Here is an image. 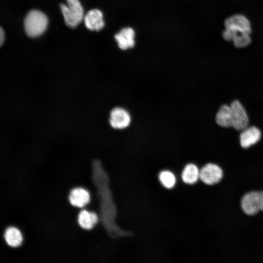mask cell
<instances>
[{
    "label": "cell",
    "instance_id": "obj_7",
    "mask_svg": "<svg viewBox=\"0 0 263 263\" xmlns=\"http://www.w3.org/2000/svg\"><path fill=\"white\" fill-rule=\"evenodd\" d=\"M226 29L250 34L251 26L248 19L241 15H235L226 19L225 22Z\"/></svg>",
    "mask_w": 263,
    "mask_h": 263
},
{
    "label": "cell",
    "instance_id": "obj_6",
    "mask_svg": "<svg viewBox=\"0 0 263 263\" xmlns=\"http://www.w3.org/2000/svg\"><path fill=\"white\" fill-rule=\"evenodd\" d=\"M241 207L247 215L257 214L261 210L260 191H251L245 193L242 198Z\"/></svg>",
    "mask_w": 263,
    "mask_h": 263
},
{
    "label": "cell",
    "instance_id": "obj_10",
    "mask_svg": "<svg viewBox=\"0 0 263 263\" xmlns=\"http://www.w3.org/2000/svg\"><path fill=\"white\" fill-rule=\"evenodd\" d=\"M242 131L240 136V142L242 147L244 149L257 143L261 138V132L255 126L247 127Z\"/></svg>",
    "mask_w": 263,
    "mask_h": 263
},
{
    "label": "cell",
    "instance_id": "obj_16",
    "mask_svg": "<svg viewBox=\"0 0 263 263\" xmlns=\"http://www.w3.org/2000/svg\"><path fill=\"white\" fill-rule=\"evenodd\" d=\"M158 179L162 186L167 189L173 188L176 182L175 175L169 170L161 171L159 174Z\"/></svg>",
    "mask_w": 263,
    "mask_h": 263
},
{
    "label": "cell",
    "instance_id": "obj_1",
    "mask_svg": "<svg viewBox=\"0 0 263 263\" xmlns=\"http://www.w3.org/2000/svg\"><path fill=\"white\" fill-rule=\"evenodd\" d=\"M48 23V18L43 12L38 10H31L24 19L25 31L30 37H38L45 32Z\"/></svg>",
    "mask_w": 263,
    "mask_h": 263
},
{
    "label": "cell",
    "instance_id": "obj_18",
    "mask_svg": "<svg viewBox=\"0 0 263 263\" xmlns=\"http://www.w3.org/2000/svg\"><path fill=\"white\" fill-rule=\"evenodd\" d=\"M260 210L263 212V190L260 191Z\"/></svg>",
    "mask_w": 263,
    "mask_h": 263
},
{
    "label": "cell",
    "instance_id": "obj_19",
    "mask_svg": "<svg viewBox=\"0 0 263 263\" xmlns=\"http://www.w3.org/2000/svg\"><path fill=\"white\" fill-rule=\"evenodd\" d=\"M4 40V32H3L2 29L1 28H0V45H2Z\"/></svg>",
    "mask_w": 263,
    "mask_h": 263
},
{
    "label": "cell",
    "instance_id": "obj_9",
    "mask_svg": "<svg viewBox=\"0 0 263 263\" xmlns=\"http://www.w3.org/2000/svg\"><path fill=\"white\" fill-rule=\"evenodd\" d=\"M135 33L132 28L126 27L123 28L114 35V38L120 49L126 50L134 47Z\"/></svg>",
    "mask_w": 263,
    "mask_h": 263
},
{
    "label": "cell",
    "instance_id": "obj_15",
    "mask_svg": "<svg viewBox=\"0 0 263 263\" xmlns=\"http://www.w3.org/2000/svg\"><path fill=\"white\" fill-rule=\"evenodd\" d=\"M216 121L221 127H231V110L230 106L223 105L220 108L216 115Z\"/></svg>",
    "mask_w": 263,
    "mask_h": 263
},
{
    "label": "cell",
    "instance_id": "obj_4",
    "mask_svg": "<svg viewBox=\"0 0 263 263\" xmlns=\"http://www.w3.org/2000/svg\"><path fill=\"white\" fill-rule=\"evenodd\" d=\"M230 106L231 110V127L239 131L247 128L249 122L248 117L241 103L238 100H235Z\"/></svg>",
    "mask_w": 263,
    "mask_h": 263
},
{
    "label": "cell",
    "instance_id": "obj_11",
    "mask_svg": "<svg viewBox=\"0 0 263 263\" xmlns=\"http://www.w3.org/2000/svg\"><path fill=\"white\" fill-rule=\"evenodd\" d=\"M68 199L72 206L81 208L89 202L90 196L86 189L75 188L71 190Z\"/></svg>",
    "mask_w": 263,
    "mask_h": 263
},
{
    "label": "cell",
    "instance_id": "obj_5",
    "mask_svg": "<svg viewBox=\"0 0 263 263\" xmlns=\"http://www.w3.org/2000/svg\"><path fill=\"white\" fill-rule=\"evenodd\" d=\"M223 177V171L218 165L207 163L200 170V179L205 184L214 185L219 183Z\"/></svg>",
    "mask_w": 263,
    "mask_h": 263
},
{
    "label": "cell",
    "instance_id": "obj_14",
    "mask_svg": "<svg viewBox=\"0 0 263 263\" xmlns=\"http://www.w3.org/2000/svg\"><path fill=\"white\" fill-rule=\"evenodd\" d=\"M3 236L6 244L12 247L19 246L22 241V236L21 232L15 227H7L4 231Z\"/></svg>",
    "mask_w": 263,
    "mask_h": 263
},
{
    "label": "cell",
    "instance_id": "obj_12",
    "mask_svg": "<svg viewBox=\"0 0 263 263\" xmlns=\"http://www.w3.org/2000/svg\"><path fill=\"white\" fill-rule=\"evenodd\" d=\"M98 220V218L96 213L88 211L86 209L82 210L78 214V224L82 228L85 230L92 229L97 224Z\"/></svg>",
    "mask_w": 263,
    "mask_h": 263
},
{
    "label": "cell",
    "instance_id": "obj_13",
    "mask_svg": "<svg viewBox=\"0 0 263 263\" xmlns=\"http://www.w3.org/2000/svg\"><path fill=\"white\" fill-rule=\"evenodd\" d=\"M181 178L185 183L189 185L194 184L200 178V170L194 164H188L182 170Z\"/></svg>",
    "mask_w": 263,
    "mask_h": 263
},
{
    "label": "cell",
    "instance_id": "obj_3",
    "mask_svg": "<svg viewBox=\"0 0 263 263\" xmlns=\"http://www.w3.org/2000/svg\"><path fill=\"white\" fill-rule=\"evenodd\" d=\"M131 121L130 113L124 108L116 107L110 112L109 123L110 126L114 129H126L130 126Z\"/></svg>",
    "mask_w": 263,
    "mask_h": 263
},
{
    "label": "cell",
    "instance_id": "obj_2",
    "mask_svg": "<svg viewBox=\"0 0 263 263\" xmlns=\"http://www.w3.org/2000/svg\"><path fill=\"white\" fill-rule=\"evenodd\" d=\"M67 5L61 4L60 9L66 25L75 28L84 19V11L79 0H67Z\"/></svg>",
    "mask_w": 263,
    "mask_h": 263
},
{
    "label": "cell",
    "instance_id": "obj_8",
    "mask_svg": "<svg viewBox=\"0 0 263 263\" xmlns=\"http://www.w3.org/2000/svg\"><path fill=\"white\" fill-rule=\"evenodd\" d=\"M84 20L86 27L90 30L98 31L105 25L102 13L96 9L89 11L84 17Z\"/></svg>",
    "mask_w": 263,
    "mask_h": 263
},
{
    "label": "cell",
    "instance_id": "obj_17",
    "mask_svg": "<svg viewBox=\"0 0 263 263\" xmlns=\"http://www.w3.org/2000/svg\"><path fill=\"white\" fill-rule=\"evenodd\" d=\"M249 35L243 34L236 37L232 41L235 46L237 48H242L249 45L251 42Z\"/></svg>",
    "mask_w": 263,
    "mask_h": 263
}]
</instances>
